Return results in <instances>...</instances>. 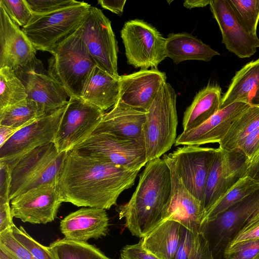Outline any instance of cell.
<instances>
[{
  "mask_svg": "<svg viewBox=\"0 0 259 259\" xmlns=\"http://www.w3.org/2000/svg\"><path fill=\"white\" fill-rule=\"evenodd\" d=\"M141 169H130L71 150L57 182L63 202L109 209L131 188Z\"/></svg>",
  "mask_w": 259,
  "mask_h": 259,
  "instance_id": "1",
  "label": "cell"
},
{
  "mask_svg": "<svg viewBox=\"0 0 259 259\" xmlns=\"http://www.w3.org/2000/svg\"><path fill=\"white\" fill-rule=\"evenodd\" d=\"M171 192L170 169L159 158L147 162L130 200L117 207L119 219L135 236L143 238L161 220Z\"/></svg>",
  "mask_w": 259,
  "mask_h": 259,
  "instance_id": "2",
  "label": "cell"
},
{
  "mask_svg": "<svg viewBox=\"0 0 259 259\" xmlns=\"http://www.w3.org/2000/svg\"><path fill=\"white\" fill-rule=\"evenodd\" d=\"M50 53L48 74L63 87L69 98H81L97 65L88 51L80 27Z\"/></svg>",
  "mask_w": 259,
  "mask_h": 259,
  "instance_id": "3",
  "label": "cell"
},
{
  "mask_svg": "<svg viewBox=\"0 0 259 259\" xmlns=\"http://www.w3.org/2000/svg\"><path fill=\"white\" fill-rule=\"evenodd\" d=\"M177 94L164 83L147 111L143 137L147 162L160 158L176 141L178 115Z\"/></svg>",
  "mask_w": 259,
  "mask_h": 259,
  "instance_id": "4",
  "label": "cell"
},
{
  "mask_svg": "<svg viewBox=\"0 0 259 259\" xmlns=\"http://www.w3.org/2000/svg\"><path fill=\"white\" fill-rule=\"evenodd\" d=\"M66 154L59 152L54 143H51L22 156L12 172L10 200L40 186L57 184Z\"/></svg>",
  "mask_w": 259,
  "mask_h": 259,
  "instance_id": "5",
  "label": "cell"
},
{
  "mask_svg": "<svg viewBox=\"0 0 259 259\" xmlns=\"http://www.w3.org/2000/svg\"><path fill=\"white\" fill-rule=\"evenodd\" d=\"M92 6L84 2L46 14L33 15L22 27L36 49L51 52L74 33L88 15Z\"/></svg>",
  "mask_w": 259,
  "mask_h": 259,
  "instance_id": "6",
  "label": "cell"
},
{
  "mask_svg": "<svg viewBox=\"0 0 259 259\" xmlns=\"http://www.w3.org/2000/svg\"><path fill=\"white\" fill-rule=\"evenodd\" d=\"M258 208L259 190L201 224L199 231L207 241L214 259H223L226 248Z\"/></svg>",
  "mask_w": 259,
  "mask_h": 259,
  "instance_id": "7",
  "label": "cell"
},
{
  "mask_svg": "<svg viewBox=\"0 0 259 259\" xmlns=\"http://www.w3.org/2000/svg\"><path fill=\"white\" fill-rule=\"evenodd\" d=\"M120 33L127 62L135 68L157 69L166 57L165 38L146 22L140 19L128 21Z\"/></svg>",
  "mask_w": 259,
  "mask_h": 259,
  "instance_id": "8",
  "label": "cell"
},
{
  "mask_svg": "<svg viewBox=\"0 0 259 259\" xmlns=\"http://www.w3.org/2000/svg\"><path fill=\"white\" fill-rule=\"evenodd\" d=\"M72 150L130 169H141L147 163L144 142L105 133L92 134Z\"/></svg>",
  "mask_w": 259,
  "mask_h": 259,
  "instance_id": "9",
  "label": "cell"
},
{
  "mask_svg": "<svg viewBox=\"0 0 259 259\" xmlns=\"http://www.w3.org/2000/svg\"><path fill=\"white\" fill-rule=\"evenodd\" d=\"M104 114L81 98H69L54 142L58 151L67 152L84 141L93 133Z\"/></svg>",
  "mask_w": 259,
  "mask_h": 259,
  "instance_id": "10",
  "label": "cell"
},
{
  "mask_svg": "<svg viewBox=\"0 0 259 259\" xmlns=\"http://www.w3.org/2000/svg\"><path fill=\"white\" fill-rule=\"evenodd\" d=\"M80 28L88 51L96 65L118 76L117 42L110 20L100 9L91 7Z\"/></svg>",
  "mask_w": 259,
  "mask_h": 259,
  "instance_id": "11",
  "label": "cell"
},
{
  "mask_svg": "<svg viewBox=\"0 0 259 259\" xmlns=\"http://www.w3.org/2000/svg\"><path fill=\"white\" fill-rule=\"evenodd\" d=\"M66 105L16 132L0 147V160L13 161L16 164L25 153L54 143Z\"/></svg>",
  "mask_w": 259,
  "mask_h": 259,
  "instance_id": "12",
  "label": "cell"
},
{
  "mask_svg": "<svg viewBox=\"0 0 259 259\" xmlns=\"http://www.w3.org/2000/svg\"><path fill=\"white\" fill-rule=\"evenodd\" d=\"M247 165L246 158L240 152L217 148L204 193L203 206L205 212L245 176Z\"/></svg>",
  "mask_w": 259,
  "mask_h": 259,
  "instance_id": "13",
  "label": "cell"
},
{
  "mask_svg": "<svg viewBox=\"0 0 259 259\" xmlns=\"http://www.w3.org/2000/svg\"><path fill=\"white\" fill-rule=\"evenodd\" d=\"M217 150L188 145L169 153L184 185L202 205L206 181Z\"/></svg>",
  "mask_w": 259,
  "mask_h": 259,
  "instance_id": "14",
  "label": "cell"
},
{
  "mask_svg": "<svg viewBox=\"0 0 259 259\" xmlns=\"http://www.w3.org/2000/svg\"><path fill=\"white\" fill-rule=\"evenodd\" d=\"M162 159L170 169L171 192L161 221H175L189 230L199 231L205 212L202 204L184 185L170 154H164Z\"/></svg>",
  "mask_w": 259,
  "mask_h": 259,
  "instance_id": "15",
  "label": "cell"
},
{
  "mask_svg": "<svg viewBox=\"0 0 259 259\" xmlns=\"http://www.w3.org/2000/svg\"><path fill=\"white\" fill-rule=\"evenodd\" d=\"M62 202L57 184H48L11 199V212L24 223L46 224L55 220Z\"/></svg>",
  "mask_w": 259,
  "mask_h": 259,
  "instance_id": "16",
  "label": "cell"
},
{
  "mask_svg": "<svg viewBox=\"0 0 259 259\" xmlns=\"http://www.w3.org/2000/svg\"><path fill=\"white\" fill-rule=\"evenodd\" d=\"M209 5L226 49L240 58H249L254 55L259 48V38L247 30L227 0L210 1Z\"/></svg>",
  "mask_w": 259,
  "mask_h": 259,
  "instance_id": "17",
  "label": "cell"
},
{
  "mask_svg": "<svg viewBox=\"0 0 259 259\" xmlns=\"http://www.w3.org/2000/svg\"><path fill=\"white\" fill-rule=\"evenodd\" d=\"M118 103L129 107L147 111L162 85L166 82L164 72L157 69H141L119 75Z\"/></svg>",
  "mask_w": 259,
  "mask_h": 259,
  "instance_id": "18",
  "label": "cell"
},
{
  "mask_svg": "<svg viewBox=\"0 0 259 259\" xmlns=\"http://www.w3.org/2000/svg\"><path fill=\"white\" fill-rule=\"evenodd\" d=\"M36 51L0 5V68L7 67L15 71L22 69L36 60Z\"/></svg>",
  "mask_w": 259,
  "mask_h": 259,
  "instance_id": "19",
  "label": "cell"
},
{
  "mask_svg": "<svg viewBox=\"0 0 259 259\" xmlns=\"http://www.w3.org/2000/svg\"><path fill=\"white\" fill-rule=\"evenodd\" d=\"M36 62L15 72L26 88L27 98L35 101L46 115L66 105L68 95L53 77L36 70Z\"/></svg>",
  "mask_w": 259,
  "mask_h": 259,
  "instance_id": "20",
  "label": "cell"
},
{
  "mask_svg": "<svg viewBox=\"0 0 259 259\" xmlns=\"http://www.w3.org/2000/svg\"><path fill=\"white\" fill-rule=\"evenodd\" d=\"M251 105L236 102L224 107L198 127L182 132L176 139L175 146L219 143L234 121Z\"/></svg>",
  "mask_w": 259,
  "mask_h": 259,
  "instance_id": "21",
  "label": "cell"
},
{
  "mask_svg": "<svg viewBox=\"0 0 259 259\" xmlns=\"http://www.w3.org/2000/svg\"><path fill=\"white\" fill-rule=\"evenodd\" d=\"M60 230L65 238L85 242L105 236L109 231V218L105 209L81 208L60 222Z\"/></svg>",
  "mask_w": 259,
  "mask_h": 259,
  "instance_id": "22",
  "label": "cell"
},
{
  "mask_svg": "<svg viewBox=\"0 0 259 259\" xmlns=\"http://www.w3.org/2000/svg\"><path fill=\"white\" fill-rule=\"evenodd\" d=\"M146 118L147 111L117 102L104 114L93 134L105 133L121 139L144 142L143 129Z\"/></svg>",
  "mask_w": 259,
  "mask_h": 259,
  "instance_id": "23",
  "label": "cell"
},
{
  "mask_svg": "<svg viewBox=\"0 0 259 259\" xmlns=\"http://www.w3.org/2000/svg\"><path fill=\"white\" fill-rule=\"evenodd\" d=\"M183 227L172 220H162L140 240L143 247L159 259H175Z\"/></svg>",
  "mask_w": 259,
  "mask_h": 259,
  "instance_id": "24",
  "label": "cell"
},
{
  "mask_svg": "<svg viewBox=\"0 0 259 259\" xmlns=\"http://www.w3.org/2000/svg\"><path fill=\"white\" fill-rule=\"evenodd\" d=\"M236 102L259 104V58L236 73L222 96L220 109Z\"/></svg>",
  "mask_w": 259,
  "mask_h": 259,
  "instance_id": "25",
  "label": "cell"
},
{
  "mask_svg": "<svg viewBox=\"0 0 259 259\" xmlns=\"http://www.w3.org/2000/svg\"><path fill=\"white\" fill-rule=\"evenodd\" d=\"M119 77V75L114 76L96 65L84 86L81 98L104 111L113 107L118 100Z\"/></svg>",
  "mask_w": 259,
  "mask_h": 259,
  "instance_id": "26",
  "label": "cell"
},
{
  "mask_svg": "<svg viewBox=\"0 0 259 259\" xmlns=\"http://www.w3.org/2000/svg\"><path fill=\"white\" fill-rule=\"evenodd\" d=\"M166 57L176 65L187 60L209 62L220 53L200 39L186 32L170 33L165 38Z\"/></svg>",
  "mask_w": 259,
  "mask_h": 259,
  "instance_id": "27",
  "label": "cell"
},
{
  "mask_svg": "<svg viewBox=\"0 0 259 259\" xmlns=\"http://www.w3.org/2000/svg\"><path fill=\"white\" fill-rule=\"evenodd\" d=\"M222 99L221 88L217 84H208L197 93L184 113L183 132L198 127L217 112Z\"/></svg>",
  "mask_w": 259,
  "mask_h": 259,
  "instance_id": "28",
  "label": "cell"
},
{
  "mask_svg": "<svg viewBox=\"0 0 259 259\" xmlns=\"http://www.w3.org/2000/svg\"><path fill=\"white\" fill-rule=\"evenodd\" d=\"M259 127V105H251L233 122L219 147L237 151L244 140Z\"/></svg>",
  "mask_w": 259,
  "mask_h": 259,
  "instance_id": "29",
  "label": "cell"
},
{
  "mask_svg": "<svg viewBox=\"0 0 259 259\" xmlns=\"http://www.w3.org/2000/svg\"><path fill=\"white\" fill-rule=\"evenodd\" d=\"M46 114L33 100L27 98L0 110V125L22 128Z\"/></svg>",
  "mask_w": 259,
  "mask_h": 259,
  "instance_id": "30",
  "label": "cell"
},
{
  "mask_svg": "<svg viewBox=\"0 0 259 259\" xmlns=\"http://www.w3.org/2000/svg\"><path fill=\"white\" fill-rule=\"evenodd\" d=\"M259 190V184L245 176L231 187L205 213L202 223L212 219L250 194Z\"/></svg>",
  "mask_w": 259,
  "mask_h": 259,
  "instance_id": "31",
  "label": "cell"
},
{
  "mask_svg": "<svg viewBox=\"0 0 259 259\" xmlns=\"http://www.w3.org/2000/svg\"><path fill=\"white\" fill-rule=\"evenodd\" d=\"M49 247L57 259H112L94 245L65 238L52 242Z\"/></svg>",
  "mask_w": 259,
  "mask_h": 259,
  "instance_id": "32",
  "label": "cell"
},
{
  "mask_svg": "<svg viewBox=\"0 0 259 259\" xmlns=\"http://www.w3.org/2000/svg\"><path fill=\"white\" fill-rule=\"evenodd\" d=\"M27 98L26 88L15 71L0 68V110Z\"/></svg>",
  "mask_w": 259,
  "mask_h": 259,
  "instance_id": "33",
  "label": "cell"
},
{
  "mask_svg": "<svg viewBox=\"0 0 259 259\" xmlns=\"http://www.w3.org/2000/svg\"><path fill=\"white\" fill-rule=\"evenodd\" d=\"M175 259H214L208 243L199 231L183 227V235Z\"/></svg>",
  "mask_w": 259,
  "mask_h": 259,
  "instance_id": "34",
  "label": "cell"
},
{
  "mask_svg": "<svg viewBox=\"0 0 259 259\" xmlns=\"http://www.w3.org/2000/svg\"><path fill=\"white\" fill-rule=\"evenodd\" d=\"M236 16L252 35L257 36L259 0H227Z\"/></svg>",
  "mask_w": 259,
  "mask_h": 259,
  "instance_id": "35",
  "label": "cell"
},
{
  "mask_svg": "<svg viewBox=\"0 0 259 259\" xmlns=\"http://www.w3.org/2000/svg\"><path fill=\"white\" fill-rule=\"evenodd\" d=\"M11 229L15 238L36 259H57L49 246H45L37 242L22 226L18 228L14 225Z\"/></svg>",
  "mask_w": 259,
  "mask_h": 259,
  "instance_id": "36",
  "label": "cell"
},
{
  "mask_svg": "<svg viewBox=\"0 0 259 259\" xmlns=\"http://www.w3.org/2000/svg\"><path fill=\"white\" fill-rule=\"evenodd\" d=\"M0 5L19 27L25 26L33 15L26 0H0Z\"/></svg>",
  "mask_w": 259,
  "mask_h": 259,
  "instance_id": "37",
  "label": "cell"
},
{
  "mask_svg": "<svg viewBox=\"0 0 259 259\" xmlns=\"http://www.w3.org/2000/svg\"><path fill=\"white\" fill-rule=\"evenodd\" d=\"M223 259H259V238L240 241L227 247Z\"/></svg>",
  "mask_w": 259,
  "mask_h": 259,
  "instance_id": "38",
  "label": "cell"
},
{
  "mask_svg": "<svg viewBox=\"0 0 259 259\" xmlns=\"http://www.w3.org/2000/svg\"><path fill=\"white\" fill-rule=\"evenodd\" d=\"M0 246L6 249L15 259H36L15 238L11 228L0 233Z\"/></svg>",
  "mask_w": 259,
  "mask_h": 259,
  "instance_id": "39",
  "label": "cell"
},
{
  "mask_svg": "<svg viewBox=\"0 0 259 259\" xmlns=\"http://www.w3.org/2000/svg\"><path fill=\"white\" fill-rule=\"evenodd\" d=\"M34 14L50 13L78 4L75 0H26Z\"/></svg>",
  "mask_w": 259,
  "mask_h": 259,
  "instance_id": "40",
  "label": "cell"
},
{
  "mask_svg": "<svg viewBox=\"0 0 259 259\" xmlns=\"http://www.w3.org/2000/svg\"><path fill=\"white\" fill-rule=\"evenodd\" d=\"M256 238H259V208L248 220L227 247L240 241Z\"/></svg>",
  "mask_w": 259,
  "mask_h": 259,
  "instance_id": "41",
  "label": "cell"
},
{
  "mask_svg": "<svg viewBox=\"0 0 259 259\" xmlns=\"http://www.w3.org/2000/svg\"><path fill=\"white\" fill-rule=\"evenodd\" d=\"M14 166L7 161H0V204L10 202L12 172Z\"/></svg>",
  "mask_w": 259,
  "mask_h": 259,
  "instance_id": "42",
  "label": "cell"
},
{
  "mask_svg": "<svg viewBox=\"0 0 259 259\" xmlns=\"http://www.w3.org/2000/svg\"><path fill=\"white\" fill-rule=\"evenodd\" d=\"M246 158L248 164L259 153V127L249 134L237 150Z\"/></svg>",
  "mask_w": 259,
  "mask_h": 259,
  "instance_id": "43",
  "label": "cell"
},
{
  "mask_svg": "<svg viewBox=\"0 0 259 259\" xmlns=\"http://www.w3.org/2000/svg\"><path fill=\"white\" fill-rule=\"evenodd\" d=\"M120 259H159L146 250L140 241L137 244L127 245L121 250Z\"/></svg>",
  "mask_w": 259,
  "mask_h": 259,
  "instance_id": "44",
  "label": "cell"
},
{
  "mask_svg": "<svg viewBox=\"0 0 259 259\" xmlns=\"http://www.w3.org/2000/svg\"><path fill=\"white\" fill-rule=\"evenodd\" d=\"M10 202L0 204V233L14 225Z\"/></svg>",
  "mask_w": 259,
  "mask_h": 259,
  "instance_id": "45",
  "label": "cell"
},
{
  "mask_svg": "<svg viewBox=\"0 0 259 259\" xmlns=\"http://www.w3.org/2000/svg\"><path fill=\"white\" fill-rule=\"evenodd\" d=\"M126 3L125 0L107 1L99 0L98 3L104 9L108 10L118 15H121Z\"/></svg>",
  "mask_w": 259,
  "mask_h": 259,
  "instance_id": "46",
  "label": "cell"
},
{
  "mask_svg": "<svg viewBox=\"0 0 259 259\" xmlns=\"http://www.w3.org/2000/svg\"><path fill=\"white\" fill-rule=\"evenodd\" d=\"M245 176L249 177L259 184V153L247 165Z\"/></svg>",
  "mask_w": 259,
  "mask_h": 259,
  "instance_id": "47",
  "label": "cell"
},
{
  "mask_svg": "<svg viewBox=\"0 0 259 259\" xmlns=\"http://www.w3.org/2000/svg\"><path fill=\"white\" fill-rule=\"evenodd\" d=\"M20 129L21 128L0 125V147Z\"/></svg>",
  "mask_w": 259,
  "mask_h": 259,
  "instance_id": "48",
  "label": "cell"
},
{
  "mask_svg": "<svg viewBox=\"0 0 259 259\" xmlns=\"http://www.w3.org/2000/svg\"><path fill=\"white\" fill-rule=\"evenodd\" d=\"M210 1L207 0H187L184 2V6L189 9L195 8H202L209 5Z\"/></svg>",
  "mask_w": 259,
  "mask_h": 259,
  "instance_id": "49",
  "label": "cell"
},
{
  "mask_svg": "<svg viewBox=\"0 0 259 259\" xmlns=\"http://www.w3.org/2000/svg\"><path fill=\"white\" fill-rule=\"evenodd\" d=\"M0 259H15L6 249L0 246Z\"/></svg>",
  "mask_w": 259,
  "mask_h": 259,
  "instance_id": "50",
  "label": "cell"
},
{
  "mask_svg": "<svg viewBox=\"0 0 259 259\" xmlns=\"http://www.w3.org/2000/svg\"><path fill=\"white\" fill-rule=\"evenodd\" d=\"M258 105H259V104H258Z\"/></svg>",
  "mask_w": 259,
  "mask_h": 259,
  "instance_id": "51",
  "label": "cell"
}]
</instances>
